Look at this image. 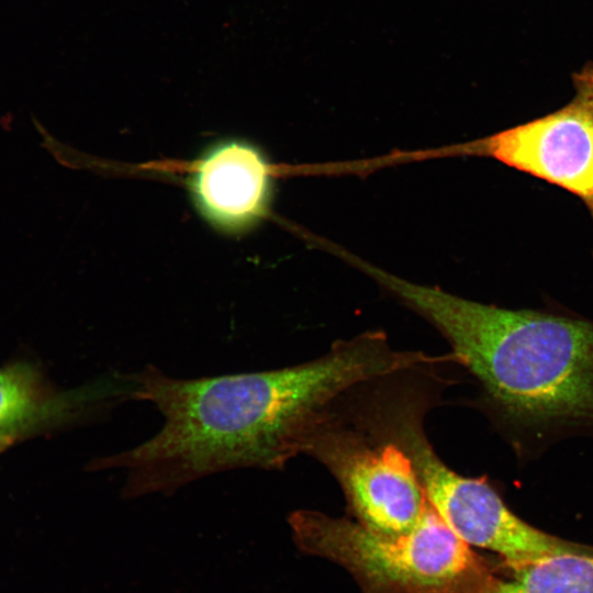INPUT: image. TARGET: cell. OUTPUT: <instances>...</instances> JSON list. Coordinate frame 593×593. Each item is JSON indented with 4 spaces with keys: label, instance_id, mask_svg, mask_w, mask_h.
<instances>
[{
    "label": "cell",
    "instance_id": "cell-1",
    "mask_svg": "<svg viewBox=\"0 0 593 593\" xmlns=\"http://www.w3.org/2000/svg\"><path fill=\"white\" fill-rule=\"evenodd\" d=\"M381 331L338 340L323 356L281 369L178 379L155 366L126 376L128 399L154 404L163 427L143 444L97 458L92 470H122V494L172 493L227 470H279L312 427L348 392L407 369Z\"/></svg>",
    "mask_w": 593,
    "mask_h": 593
},
{
    "label": "cell",
    "instance_id": "cell-2",
    "mask_svg": "<svg viewBox=\"0 0 593 593\" xmlns=\"http://www.w3.org/2000/svg\"><path fill=\"white\" fill-rule=\"evenodd\" d=\"M357 267L445 337L499 417L524 428L593 434L592 321L467 300L362 259Z\"/></svg>",
    "mask_w": 593,
    "mask_h": 593
},
{
    "label": "cell",
    "instance_id": "cell-3",
    "mask_svg": "<svg viewBox=\"0 0 593 593\" xmlns=\"http://www.w3.org/2000/svg\"><path fill=\"white\" fill-rule=\"evenodd\" d=\"M288 522L302 551L344 567L370 593H437L485 570L429 503L402 535L315 510L294 511Z\"/></svg>",
    "mask_w": 593,
    "mask_h": 593
},
{
    "label": "cell",
    "instance_id": "cell-4",
    "mask_svg": "<svg viewBox=\"0 0 593 593\" xmlns=\"http://www.w3.org/2000/svg\"><path fill=\"white\" fill-rule=\"evenodd\" d=\"M301 454L331 472L357 522L374 532L406 534L428 505L405 454L367 434L336 405L304 437Z\"/></svg>",
    "mask_w": 593,
    "mask_h": 593
},
{
    "label": "cell",
    "instance_id": "cell-5",
    "mask_svg": "<svg viewBox=\"0 0 593 593\" xmlns=\"http://www.w3.org/2000/svg\"><path fill=\"white\" fill-rule=\"evenodd\" d=\"M575 94L559 110L452 146V154L493 158L578 197L593 221V63L572 76Z\"/></svg>",
    "mask_w": 593,
    "mask_h": 593
},
{
    "label": "cell",
    "instance_id": "cell-6",
    "mask_svg": "<svg viewBox=\"0 0 593 593\" xmlns=\"http://www.w3.org/2000/svg\"><path fill=\"white\" fill-rule=\"evenodd\" d=\"M273 167L259 147L230 137L209 145L188 177L199 215L227 234L249 231L269 213Z\"/></svg>",
    "mask_w": 593,
    "mask_h": 593
},
{
    "label": "cell",
    "instance_id": "cell-7",
    "mask_svg": "<svg viewBox=\"0 0 593 593\" xmlns=\"http://www.w3.org/2000/svg\"><path fill=\"white\" fill-rule=\"evenodd\" d=\"M121 377L102 379L67 393L55 392L41 372L27 362L0 368V434L33 429L35 425L60 423L86 410L123 399Z\"/></svg>",
    "mask_w": 593,
    "mask_h": 593
},
{
    "label": "cell",
    "instance_id": "cell-8",
    "mask_svg": "<svg viewBox=\"0 0 593 593\" xmlns=\"http://www.w3.org/2000/svg\"><path fill=\"white\" fill-rule=\"evenodd\" d=\"M511 570L505 579L485 570L438 593H593V552L555 555Z\"/></svg>",
    "mask_w": 593,
    "mask_h": 593
},
{
    "label": "cell",
    "instance_id": "cell-9",
    "mask_svg": "<svg viewBox=\"0 0 593 593\" xmlns=\"http://www.w3.org/2000/svg\"><path fill=\"white\" fill-rule=\"evenodd\" d=\"M23 432H9L0 434V451L12 445L16 439L21 438Z\"/></svg>",
    "mask_w": 593,
    "mask_h": 593
}]
</instances>
